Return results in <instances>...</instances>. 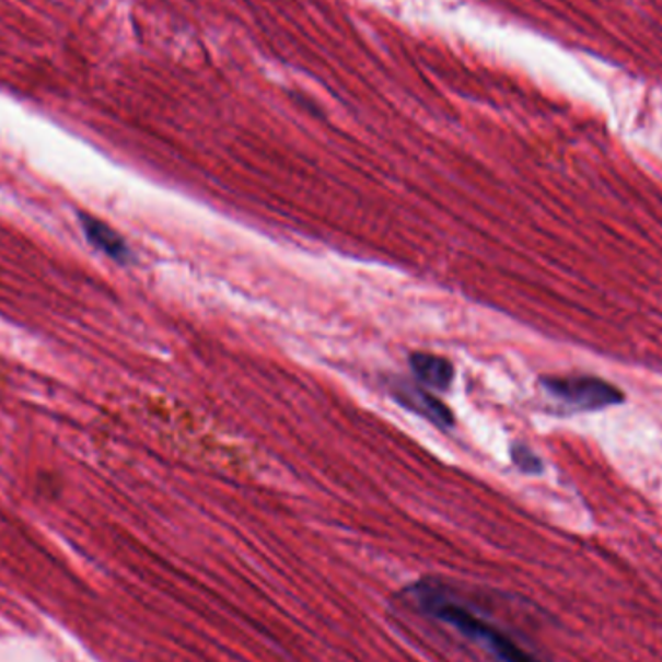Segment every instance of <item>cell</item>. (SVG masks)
Here are the masks:
<instances>
[{"label":"cell","mask_w":662,"mask_h":662,"mask_svg":"<svg viewBox=\"0 0 662 662\" xmlns=\"http://www.w3.org/2000/svg\"><path fill=\"white\" fill-rule=\"evenodd\" d=\"M394 397L402 403L403 407L425 417L437 427L448 428L453 425L452 411L438 397L428 394L427 390H422V387L407 384V382H395Z\"/></svg>","instance_id":"obj_3"},{"label":"cell","mask_w":662,"mask_h":662,"mask_svg":"<svg viewBox=\"0 0 662 662\" xmlns=\"http://www.w3.org/2000/svg\"><path fill=\"white\" fill-rule=\"evenodd\" d=\"M415 604L422 613L432 616L434 620L442 622L450 628L457 629L463 638L475 641L485 647L488 653L500 662H541L533 654L527 653L523 647L518 646L502 629L496 628L490 622L478 618L462 603L453 601L445 595L440 585H432L428 581H419L407 589Z\"/></svg>","instance_id":"obj_1"},{"label":"cell","mask_w":662,"mask_h":662,"mask_svg":"<svg viewBox=\"0 0 662 662\" xmlns=\"http://www.w3.org/2000/svg\"><path fill=\"white\" fill-rule=\"evenodd\" d=\"M409 362H411L413 374L425 386L434 390H448L452 386L453 367L448 359L428 352H415Z\"/></svg>","instance_id":"obj_4"},{"label":"cell","mask_w":662,"mask_h":662,"mask_svg":"<svg viewBox=\"0 0 662 662\" xmlns=\"http://www.w3.org/2000/svg\"><path fill=\"white\" fill-rule=\"evenodd\" d=\"M546 392L573 407L578 411H599L624 402V394L603 378L596 376H556L545 378Z\"/></svg>","instance_id":"obj_2"},{"label":"cell","mask_w":662,"mask_h":662,"mask_svg":"<svg viewBox=\"0 0 662 662\" xmlns=\"http://www.w3.org/2000/svg\"><path fill=\"white\" fill-rule=\"evenodd\" d=\"M512 462L515 463L518 469L523 471V473H529V475L543 473V462L538 460L537 453L533 452V450H529L527 445H512Z\"/></svg>","instance_id":"obj_6"},{"label":"cell","mask_w":662,"mask_h":662,"mask_svg":"<svg viewBox=\"0 0 662 662\" xmlns=\"http://www.w3.org/2000/svg\"><path fill=\"white\" fill-rule=\"evenodd\" d=\"M84 231L88 241L105 252L113 260L126 262L130 258V251L126 246L123 236L118 235L117 231H113L107 223H103L100 219L85 218Z\"/></svg>","instance_id":"obj_5"}]
</instances>
